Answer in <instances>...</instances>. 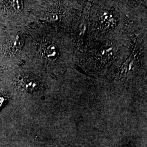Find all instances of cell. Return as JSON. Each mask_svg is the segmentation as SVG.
<instances>
[{
	"instance_id": "3",
	"label": "cell",
	"mask_w": 147,
	"mask_h": 147,
	"mask_svg": "<svg viewBox=\"0 0 147 147\" xmlns=\"http://www.w3.org/2000/svg\"><path fill=\"white\" fill-rule=\"evenodd\" d=\"M4 101H5L4 98H3V97H0V107H1V106H2V105L3 104V102Z\"/></svg>"
},
{
	"instance_id": "1",
	"label": "cell",
	"mask_w": 147,
	"mask_h": 147,
	"mask_svg": "<svg viewBox=\"0 0 147 147\" xmlns=\"http://www.w3.org/2000/svg\"><path fill=\"white\" fill-rule=\"evenodd\" d=\"M20 47V39L18 34H12L4 40L1 47L2 53L4 56L14 57Z\"/></svg>"
},
{
	"instance_id": "2",
	"label": "cell",
	"mask_w": 147,
	"mask_h": 147,
	"mask_svg": "<svg viewBox=\"0 0 147 147\" xmlns=\"http://www.w3.org/2000/svg\"><path fill=\"white\" fill-rule=\"evenodd\" d=\"M0 5L7 13L14 14L22 9L23 2L19 1H0Z\"/></svg>"
}]
</instances>
